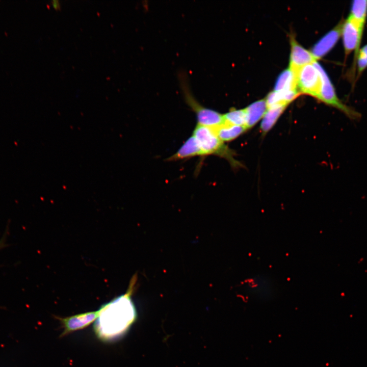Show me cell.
Returning <instances> with one entry per match:
<instances>
[{
	"instance_id": "cell-3",
	"label": "cell",
	"mask_w": 367,
	"mask_h": 367,
	"mask_svg": "<svg viewBox=\"0 0 367 367\" xmlns=\"http://www.w3.org/2000/svg\"><path fill=\"white\" fill-rule=\"evenodd\" d=\"M314 63L320 72L322 79L321 88L318 99L339 110L351 119H358L360 114L339 100L331 81L323 68L317 62Z\"/></svg>"
},
{
	"instance_id": "cell-7",
	"label": "cell",
	"mask_w": 367,
	"mask_h": 367,
	"mask_svg": "<svg viewBox=\"0 0 367 367\" xmlns=\"http://www.w3.org/2000/svg\"><path fill=\"white\" fill-rule=\"evenodd\" d=\"M98 316V310L76 314L65 318H58L63 331L61 336H64L73 332L83 329L95 321Z\"/></svg>"
},
{
	"instance_id": "cell-20",
	"label": "cell",
	"mask_w": 367,
	"mask_h": 367,
	"mask_svg": "<svg viewBox=\"0 0 367 367\" xmlns=\"http://www.w3.org/2000/svg\"><path fill=\"white\" fill-rule=\"evenodd\" d=\"M4 241L2 240L0 241V249L4 247Z\"/></svg>"
},
{
	"instance_id": "cell-6",
	"label": "cell",
	"mask_w": 367,
	"mask_h": 367,
	"mask_svg": "<svg viewBox=\"0 0 367 367\" xmlns=\"http://www.w3.org/2000/svg\"><path fill=\"white\" fill-rule=\"evenodd\" d=\"M186 99L196 114L198 124L213 128L224 123L223 115L201 106L188 93Z\"/></svg>"
},
{
	"instance_id": "cell-4",
	"label": "cell",
	"mask_w": 367,
	"mask_h": 367,
	"mask_svg": "<svg viewBox=\"0 0 367 367\" xmlns=\"http://www.w3.org/2000/svg\"><path fill=\"white\" fill-rule=\"evenodd\" d=\"M297 88L300 93L311 95L318 99L322 79L320 72L314 63L305 65L296 73Z\"/></svg>"
},
{
	"instance_id": "cell-11",
	"label": "cell",
	"mask_w": 367,
	"mask_h": 367,
	"mask_svg": "<svg viewBox=\"0 0 367 367\" xmlns=\"http://www.w3.org/2000/svg\"><path fill=\"white\" fill-rule=\"evenodd\" d=\"M265 99L257 100L245 109L246 112L245 127L248 129L254 126L263 118L267 110Z\"/></svg>"
},
{
	"instance_id": "cell-17",
	"label": "cell",
	"mask_w": 367,
	"mask_h": 367,
	"mask_svg": "<svg viewBox=\"0 0 367 367\" xmlns=\"http://www.w3.org/2000/svg\"><path fill=\"white\" fill-rule=\"evenodd\" d=\"M224 123L239 126H245L246 112L244 109H231L223 114Z\"/></svg>"
},
{
	"instance_id": "cell-5",
	"label": "cell",
	"mask_w": 367,
	"mask_h": 367,
	"mask_svg": "<svg viewBox=\"0 0 367 367\" xmlns=\"http://www.w3.org/2000/svg\"><path fill=\"white\" fill-rule=\"evenodd\" d=\"M365 21H357L350 17L343 21L342 35L345 57L355 51V60L362 38Z\"/></svg>"
},
{
	"instance_id": "cell-13",
	"label": "cell",
	"mask_w": 367,
	"mask_h": 367,
	"mask_svg": "<svg viewBox=\"0 0 367 367\" xmlns=\"http://www.w3.org/2000/svg\"><path fill=\"white\" fill-rule=\"evenodd\" d=\"M213 128L219 138L224 143L234 140L247 130L244 126L225 123Z\"/></svg>"
},
{
	"instance_id": "cell-9",
	"label": "cell",
	"mask_w": 367,
	"mask_h": 367,
	"mask_svg": "<svg viewBox=\"0 0 367 367\" xmlns=\"http://www.w3.org/2000/svg\"><path fill=\"white\" fill-rule=\"evenodd\" d=\"M343 21H340L313 47L311 52L318 60L328 53L337 42L342 35Z\"/></svg>"
},
{
	"instance_id": "cell-15",
	"label": "cell",
	"mask_w": 367,
	"mask_h": 367,
	"mask_svg": "<svg viewBox=\"0 0 367 367\" xmlns=\"http://www.w3.org/2000/svg\"><path fill=\"white\" fill-rule=\"evenodd\" d=\"M295 89H298L296 74L289 68L284 70L278 76L274 91H282Z\"/></svg>"
},
{
	"instance_id": "cell-18",
	"label": "cell",
	"mask_w": 367,
	"mask_h": 367,
	"mask_svg": "<svg viewBox=\"0 0 367 367\" xmlns=\"http://www.w3.org/2000/svg\"><path fill=\"white\" fill-rule=\"evenodd\" d=\"M352 67V70L353 73L356 70V78H358L367 68V44L360 48Z\"/></svg>"
},
{
	"instance_id": "cell-8",
	"label": "cell",
	"mask_w": 367,
	"mask_h": 367,
	"mask_svg": "<svg viewBox=\"0 0 367 367\" xmlns=\"http://www.w3.org/2000/svg\"><path fill=\"white\" fill-rule=\"evenodd\" d=\"M290 43L289 68L295 73L302 67L314 63L318 60L311 51L302 47L293 36L291 37Z\"/></svg>"
},
{
	"instance_id": "cell-19",
	"label": "cell",
	"mask_w": 367,
	"mask_h": 367,
	"mask_svg": "<svg viewBox=\"0 0 367 367\" xmlns=\"http://www.w3.org/2000/svg\"><path fill=\"white\" fill-rule=\"evenodd\" d=\"M51 4L54 9L56 11H60L61 9L60 2L58 0L51 1Z\"/></svg>"
},
{
	"instance_id": "cell-2",
	"label": "cell",
	"mask_w": 367,
	"mask_h": 367,
	"mask_svg": "<svg viewBox=\"0 0 367 367\" xmlns=\"http://www.w3.org/2000/svg\"><path fill=\"white\" fill-rule=\"evenodd\" d=\"M196 139L204 156L217 155L227 160L231 166L237 167L240 164L234 158V152L215 133L212 127L197 124L192 135Z\"/></svg>"
},
{
	"instance_id": "cell-12",
	"label": "cell",
	"mask_w": 367,
	"mask_h": 367,
	"mask_svg": "<svg viewBox=\"0 0 367 367\" xmlns=\"http://www.w3.org/2000/svg\"><path fill=\"white\" fill-rule=\"evenodd\" d=\"M300 93L298 89L282 91H273L270 93L265 99L267 108L279 105L287 106Z\"/></svg>"
},
{
	"instance_id": "cell-16",
	"label": "cell",
	"mask_w": 367,
	"mask_h": 367,
	"mask_svg": "<svg viewBox=\"0 0 367 367\" xmlns=\"http://www.w3.org/2000/svg\"><path fill=\"white\" fill-rule=\"evenodd\" d=\"M349 17L358 21H366L367 18V0L353 1Z\"/></svg>"
},
{
	"instance_id": "cell-10",
	"label": "cell",
	"mask_w": 367,
	"mask_h": 367,
	"mask_svg": "<svg viewBox=\"0 0 367 367\" xmlns=\"http://www.w3.org/2000/svg\"><path fill=\"white\" fill-rule=\"evenodd\" d=\"M197 156H204L196 139L192 135L174 154L167 159V161H175Z\"/></svg>"
},
{
	"instance_id": "cell-14",
	"label": "cell",
	"mask_w": 367,
	"mask_h": 367,
	"mask_svg": "<svg viewBox=\"0 0 367 367\" xmlns=\"http://www.w3.org/2000/svg\"><path fill=\"white\" fill-rule=\"evenodd\" d=\"M286 107V105H279L267 109L260 124V130L263 135L273 127Z\"/></svg>"
},
{
	"instance_id": "cell-1",
	"label": "cell",
	"mask_w": 367,
	"mask_h": 367,
	"mask_svg": "<svg viewBox=\"0 0 367 367\" xmlns=\"http://www.w3.org/2000/svg\"><path fill=\"white\" fill-rule=\"evenodd\" d=\"M134 275L127 292L102 305L98 310V316L94 324V332L103 341H110L123 335L137 318V311L132 295L137 281Z\"/></svg>"
}]
</instances>
